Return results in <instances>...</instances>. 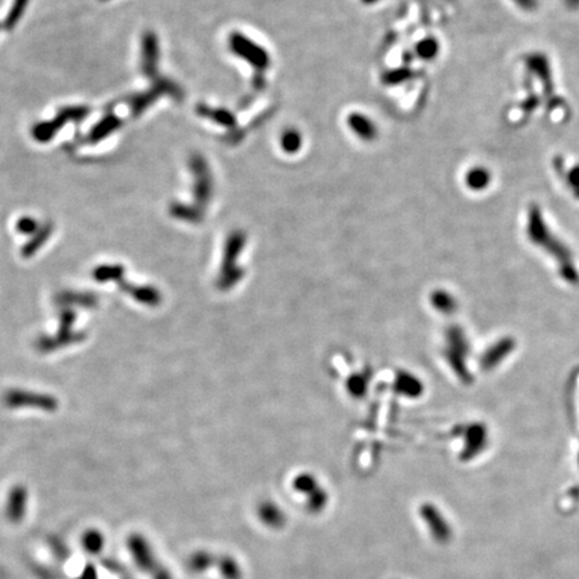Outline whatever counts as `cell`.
<instances>
[{
	"label": "cell",
	"instance_id": "5",
	"mask_svg": "<svg viewBox=\"0 0 579 579\" xmlns=\"http://www.w3.org/2000/svg\"><path fill=\"white\" fill-rule=\"evenodd\" d=\"M26 504H27V491L24 487L17 486L14 487L7 500V516L12 522H21L26 513Z\"/></svg>",
	"mask_w": 579,
	"mask_h": 579
},
{
	"label": "cell",
	"instance_id": "6",
	"mask_svg": "<svg viewBox=\"0 0 579 579\" xmlns=\"http://www.w3.org/2000/svg\"><path fill=\"white\" fill-rule=\"evenodd\" d=\"M217 562V553L211 550H197L188 558V569L194 574H203L210 570H214Z\"/></svg>",
	"mask_w": 579,
	"mask_h": 579
},
{
	"label": "cell",
	"instance_id": "12",
	"mask_svg": "<svg viewBox=\"0 0 579 579\" xmlns=\"http://www.w3.org/2000/svg\"><path fill=\"white\" fill-rule=\"evenodd\" d=\"M118 127H120L118 118L114 114H109L107 117H104L94 128L91 129V131L87 136V140H89V143H98Z\"/></svg>",
	"mask_w": 579,
	"mask_h": 579
},
{
	"label": "cell",
	"instance_id": "18",
	"mask_svg": "<svg viewBox=\"0 0 579 579\" xmlns=\"http://www.w3.org/2000/svg\"><path fill=\"white\" fill-rule=\"evenodd\" d=\"M77 321V313L70 307H64L59 313V333H71Z\"/></svg>",
	"mask_w": 579,
	"mask_h": 579
},
{
	"label": "cell",
	"instance_id": "17",
	"mask_svg": "<svg viewBox=\"0 0 579 579\" xmlns=\"http://www.w3.org/2000/svg\"><path fill=\"white\" fill-rule=\"evenodd\" d=\"M82 544H84L86 551H89L90 554H97L104 547V537H102L100 531L90 530L84 535Z\"/></svg>",
	"mask_w": 579,
	"mask_h": 579
},
{
	"label": "cell",
	"instance_id": "1",
	"mask_svg": "<svg viewBox=\"0 0 579 579\" xmlns=\"http://www.w3.org/2000/svg\"><path fill=\"white\" fill-rule=\"evenodd\" d=\"M89 113H90V109L89 107H64V109L58 111V116L53 121L41 122V124L35 125L31 133H33V136H34V138L37 141H39V143H48L57 134V131L61 129V127L64 124H67L70 121L80 122V121H82L85 118Z\"/></svg>",
	"mask_w": 579,
	"mask_h": 579
},
{
	"label": "cell",
	"instance_id": "2",
	"mask_svg": "<svg viewBox=\"0 0 579 579\" xmlns=\"http://www.w3.org/2000/svg\"><path fill=\"white\" fill-rule=\"evenodd\" d=\"M4 404L12 409L30 407L41 409L44 412H54L58 407V400L50 394H42L28 390H8L3 398Z\"/></svg>",
	"mask_w": 579,
	"mask_h": 579
},
{
	"label": "cell",
	"instance_id": "19",
	"mask_svg": "<svg viewBox=\"0 0 579 579\" xmlns=\"http://www.w3.org/2000/svg\"><path fill=\"white\" fill-rule=\"evenodd\" d=\"M17 230H18V232L24 234V235H34L39 230V224L35 219H33L30 216H24L17 221Z\"/></svg>",
	"mask_w": 579,
	"mask_h": 579
},
{
	"label": "cell",
	"instance_id": "3",
	"mask_svg": "<svg viewBox=\"0 0 579 579\" xmlns=\"http://www.w3.org/2000/svg\"><path fill=\"white\" fill-rule=\"evenodd\" d=\"M129 551L131 553V557L134 559L136 564L143 570L154 576L160 569H163V564H158L154 553L150 547L148 540L140 534H133L128 539Z\"/></svg>",
	"mask_w": 579,
	"mask_h": 579
},
{
	"label": "cell",
	"instance_id": "4",
	"mask_svg": "<svg viewBox=\"0 0 579 579\" xmlns=\"http://www.w3.org/2000/svg\"><path fill=\"white\" fill-rule=\"evenodd\" d=\"M86 338L84 331H71V333H57L55 336H42L37 340L35 346L42 353H50L66 346L81 342Z\"/></svg>",
	"mask_w": 579,
	"mask_h": 579
},
{
	"label": "cell",
	"instance_id": "8",
	"mask_svg": "<svg viewBox=\"0 0 579 579\" xmlns=\"http://www.w3.org/2000/svg\"><path fill=\"white\" fill-rule=\"evenodd\" d=\"M214 570L223 579H243L244 571L240 562L234 555L219 554Z\"/></svg>",
	"mask_w": 579,
	"mask_h": 579
},
{
	"label": "cell",
	"instance_id": "11",
	"mask_svg": "<svg viewBox=\"0 0 579 579\" xmlns=\"http://www.w3.org/2000/svg\"><path fill=\"white\" fill-rule=\"evenodd\" d=\"M57 303L64 307L68 306H80V307H94L97 304V297L93 293H74V291H64L57 295Z\"/></svg>",
	"mask_w": 579,
	"mask_h": 579
},
{
	"label": "cell",
	"instance_id": "7",
	"mask_svg": "<svg viewBox=\"0 0 579 579\" xmlns=\"http://www.w3.org/2000/svg\"><path fill=\"white\" fill-rule=\"evenodd\" d=\"M259 519L261 523L271 530H280L284 527L287 517L284 513L274 503H264L259 507Z\"/></svg>",
	"mask_w": 579,
	"mask_h": 579
},
{
	"label": "cell",
	"instance_id": "13",
	"mask_svg": "<svg viewBox=\"0 0 579 579\" xmlns=\"http://www.w3.org/2000/svg\"><path fill=\"white\" fill-rule=\"evenodd\" d=\"M467 187L473 191L486 190L491 183V173L483 167H475L466 176Z\"/></svg>",
	"mask_w": 579,
	"mask_h": 579
},
{
	"label": "cell",
	"instance_id": "9",
	"mask_svg": "<svg viewBox=\"0 0 579 579\" xmlns=\"http://www.w3.org/2000/svg\"><path fill=\"white\" fill-rule=\"evenodd\" d=\"M53 231H54V226L51 223H46L42 227H39V230L23 246L21 251V257H31L35 255L46 244V241L50 239Z\"/></svg>",
	"mask_w": 579,
	"mask_h": 579
},
{
	"label": "cell",
	"instance_id": "26",
	"mask_svg": "<svg viewBox=\"0 0 579 579\" xmlns=\"http://www.w3.org/2000/svg\"><path fill=\"white\" fill-rule=\"evenodd\" d=\"M578 194H579V190H578Z\"/></svg>",
	"mask_w": 579,
	"mask_h": 579
},
{
	"label": "cell",
	"instance_id": "25",
	"mask_svg": "<svg viewBox=\"0 0 579 579\" xmlns=\"http://www.w3.org/2000/svg\"><path fill=\"white\" fill-rule=\"evenodd\" d=\"M566 4L571 8H578L579 0H566Z\"/></svg>",
	"mask_w": 579,
	"mask_h": 579
},
{
	"label": "cell",
	"instance_id": "20",
	"mask_svg": "<svg viewBox=\"0 0 579 579\" xmlns=\"http://www.w3.org/2000/svg\"><path fill=\"white\" fill-rule=\"evenodd\" d=\"M517 7L526 11H533L537 6V0H513Z\"/></svg>",
	"mask_w": 579,
	"mask_h": 579
},
{
	"label": "cell",
	"instance_id": "23",
	"mask_svg": "<svg viewBox=\"0 0 579 579\" xmlns=\"http://www.w3.org/2000/svg\"><path fill=\"white\" fill-rule=\"evenodd\" d=\"M153 579H173V577H172L169 570L164 566L163 569H160V570H158V571L153 576Z\"/></svg>",
	"mask_w": 579,
	"mask_h": 579
},
{
	"label": "cell",
	"instance_id": "10",
	"mask_svg": "<svg viewBox=\"0 0 579 579\" xmlns=\"http://www.w3.org/2000/svg\"><path fill=\"white\" fill-rule=\"evenodd\" d=\"M527 66L531 71H534L536 75L539 77V80L544 85V89L549 93H551L553 91V81H551L550 66H549V61L546 59V57L540 55V54L531 55V57L527 58Z\"/></svg>",
	"mask_w": 579,
	"mask_h": 579
},
{
	"label": "cell",
	"instance_id": "21",
	"mask_svg": "<svg viewBox=\"0 0 579 579\" xmlns=\"http://www.w3.org/2000/svg\"><path fill=\"white\" fill-rule=\"evenodd\" d=\"M567 183H570V185H573L574 188L579 190V167H576V168H573L571 171L569 172Z\"/></svg>",
	"mask_w": 579,
	"mask_h": 579
},
{
	"label": "cell",
	"instance_id": "22",
	"mask_svg": "<svg viewBox=\"0 0 579 579\" xmlns=\"http://www.w3.org/2000/svg\"><path fill=\"white\" fill-rule=\"evenodd\" d=\"M424 50H423V55H425L427 58H430V57H433L434 54H436V51H437V44L434 42H424V44L421 46Z\"/></svg>",
	"mask_w": 579,
	"mask_h": 579
},
{
	"label": "cell",
	"instance_id": "24",
	"mask_svg": "<svg viewBox=\"0 0 579 579\" xmlns=\"http://www.w3.org/2000/svg\"><path fill=\"white\" fill-rule=\"evenodd\" d=\"M80 579H97L95 569L91 564L86 566L85 571H84V574L81 576V578Z\"/></svg>",
	"mask_w": 579,
	"mask_h": 579
},
{
	"label": "cell",
	"instance_id": "16",
	"mask_svg": "<svg viewBox=\"0 0 579 579\" xmlns=\"http://www.w3.org/2000/svg\"><path fill=\"white\" fill-rule=\"evenodd\" d=\"M121 288L122 291L130 294L134 300L138 302H145V303H153V300H156V293L151 288H140V287H134L128 283H124L121 280Z\"/></svg>",
	"mask_w": 579,
	"mask_h": 579
},
{
	"label": "cell",
	"instance_id": "15",
	"mask_svg": "<svg viewBox=\"0 0 579 579\" xmlns=\"http://www.w3.org/2000/svg\"><path fill=\"white\" fill-rule=\"evenodd\" d=\"M27 4H28V0H15L14 1L12 8L10 10L7 18L3 21V28L4 30L10 31L18 24V21H21V18L24 14V10H26Z\"/></svg>",
	"mask_w": 579,
	"mask_h": 579
},
{
	"label": "cell",
	"instance_id": "14",
	"mask_svg": "<svg viewBox=\"0 0 579 579\" xmlns=\"http://www.w3.org/2000/svg\"><path fill=\"white\" fill-rule=\"evenodd\" d=\"M93 278L100 283L121 282L124 278V267L120 264H104L93 271Z\"/></svg>",
	"mask_w": 579,
	"mask_h": 579
}]
</instances>
